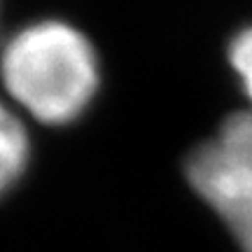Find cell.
<instances>
[{
  "mask_svg": "<svg viewBox=\"0 0 252 252\" xmlns=\"http://www.w3.org/2000/svg\"><path fill=\"white\" fill-rule=\"evenodd\" d=\"M2 80L31 115L47 124H68L96 94L98 61L80 31L61 21H42L7 42Z\"/></svg>",
  "mask_w": 252,
  "mask_h": 252,
  "instance_id": "obj_1",
  "label": "cell"
},
{
  "mask_svg": "<svg viewBox=\"0 0 252 252\" xmlns=\"http://www.w3.org/2000/svg\"><path fill=\"white\" fill-rule=\"evenodd\" d=\"M185 173L243 252H252V112L231 115L215 138L189 154Z\"/></svg>",
  "mask_w": 252,
  "mask_h": 252,
  "instance_id": "obj_2",
  "label": "cell"
},
{
  "mask_svg": "<svg viewBox=\"0 0 252 252\" xmlns=\"http://www.w3.org/2000/svg\"><path fill=\"white\" fill-rule=\"evenodd\" d=\"M28 138L12 112L0 103V196L9 191L26 171Z\"/></svg>",
  "mask_w": 252,
  "mask_h": 252,
  "instance_id": "obj_3",
  "label": "cell"
},
{
  "mask_svg": "<svg viewBox=\"0 0 252 252\" xmlns=\"http://www.w3.org/2000/svg\"><path fill=\"white\" fill-rule=\"evenodd\" d=\"M229 59L234 70L238 72V77L243 82L248 96L252 98V26L241 31L234 37V42L229 47Z\"/></svg>",
  "mask_w": 252,
  "mask_h": 252,
  "instance_id": "obj_4",
  "label": "cell"
}]
</instances>
